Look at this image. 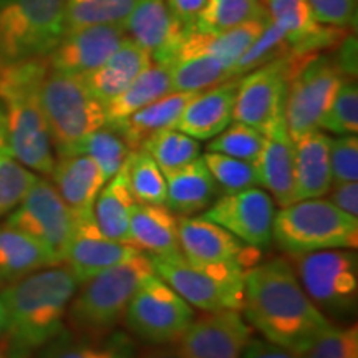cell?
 <instances>
[{"instance_id":"6da1fadb","label":"cell","mask_w":358,"mask_h":358,"mask_svg":"<svg viewBox=\"0 0 358 358\" xmlns=\"http://www.w3.org/2000/svg\"><path fill=\"white\" fill-rule=\"evenodd\" d=\"M243 310L264 338L299 355L332 325L308 299L290 262L284 259L249 268Z\"/></svg>"},{"instance_id":"7a4b0ae2","label":"cell","mask_w":358,"mask_h":358,"mask_svg":"<svg viewBox=\"0 0 358 358\" xmlns=\"http://www.w3.org/2000/svg\"><path fill=\"white\" fill-rule=\"evenodd\" d=\"M80 282L65 264L42 268L0 289L6 358H32L64 332L66 310Z\"/></svg>"},{"instance_id":"3957f363","label":"cell","mask_w":358,"mask_h":358,"mask_svg":"<svg viewBox=\"0 0 358 358\" xmlns=\"http://www.w3.org/2000/svg\"><path fill=\"white\" fill-rule=\"evenodd\" d=\"M47 57L0 64V103L6 111L7 151L34 173L50 176L55 153L40 101Z\"/></svg>"},{"instance_id":"277c9868","label":"cell","mask_w":358,"mask_h":358,"mask_svg":"<svg viewBox=\"0 0 358 358\" xmlns=\"http://www.w3.org/2000/svg\"><path fill=\"white\" fill-rule=\"evenodd\" d=\"M151 274H155L153 262L150 256L140 252L131 261L80 282L65 320L78 335L87 337H101L113 332L120 320H123L134 292Z\"/></svg>"},{"instance_id":"5b68a950","label":"cell","mask_w":358,"mask_h":358,"mask_svg":"<svg viewBox=\"0 0 358 358\" xmlns=\"http://www.w3.org/2000/svg\"><path fill=\"white\" fill-rule=\"evenodd\" d=\"M40 101L57 156L75 155L90 133L106 124L105 105L77 75L48 66L40 85Z\"/></svg>"},{"instance_id":"8992f818","label":"cell","mask_w":358,"mask_h":358,"mask_svg":"<svg viewBox=\"0 0 358 358\" xmlns=\"http://www.w3.org/2000/svg\"><path fill=\"white\" fill-rule=\"evenodd\" d=\"M272 239L289 254L357 249L358 217L340 211L329 199L295 201L275 213Z\"/></svg>"},{"instance_id":"52a82bcc","label":"cell","mask_w":358,"mask_h":358,"mask_svg":"<svg viewBox=\"0 0 358 358\" xmlns=\"http://www.w3.org/2000/svg\"><path fill=\"white\" fill-rule=\"evenodd\" d=\"M155 272L168 282L191 307L203 312L224 308L243 310L245 271L237 264L199 262L181 254L176 257H150Z\"/></svg>"},{"instance_id":"ba28073f","label":"cell","mask_w":358,"mask_h":358,"mask_svg":"<svg viewBox=\"0 0 358 358\" xmlns=\"http://www.w3.org/2000/svg\"><path fill=\"white\" fill-rule=\"evenodd\" d=\"M65 34V0H0V64L48 57Z\"/></svg>"},{"instance_id":"9c48e42d","label":"cell","mask_w":358,"mask_h":358,"mask_svg":"<svg viewBox=\"0 0 358 358\" xmlns=\"http://www.w3.org/2000/svg\"><path fill=\"white\" fill-rule=\"evenodd\" d=\"M289 259L302 289L322 313L342 319L355 312L358 299L355 249L290 254Z\"/></svg>"},{"instance_id":"30bf717a","label":"cell","mask_w":358,"mask_h":358,"mask_svg":"<svg viewBox=\"0 0 358 358\" xmlns=\"http://www.w3.org/2000/svg\"><path fill=\"white\" fill-rule=\"evenodd\" d=\"M350 77L338 58L313 53L289 80L284 118L290 138L320 129L322 120L342 83Z\"/></svg>"},{"instance_id":"8fae6325","label":"cell","mask_w":358,"mask_h":358,"mask_svg":"<svg viewBox=\"0 0 358 358\" xmlns=\"http://www.w3.org/2000/svg\"><path fill=\"white\" fill-rule=\"evenodd\" d=\"M313 53H294L249 71L239 78L232 122L245 123L262 134L285 122L284 105L289 80Z\"/></svg>"},{"instance_id":"7c38bea8","label":"cell","mask_w":358,"mask_h":358,"mask_svg":"<svg viewBox=\"0 0 358 358\" xmlns=\"http://www.w3.org/2000/svg\"><path fill=\"white\" fill-rule=\"evenodd\" d=\"M128 329L150 345L176 343L194 319L192 307L168 282L156 274L148 275L124 312Z\"/></svg>"},{"instance_id":"4fadbf2b","label":"cell","mask_w":358,"mask_h":358,"mask_svg":"<svg viewBox=\"0 0 358 358\" xmlns=\"http://www.w3.org/2000/svg\"><path fill=\"white\" fill-rule=\"evenodd\" d=\"M6 224L35 237L50 250L55 261L62 264L73 234L75 216L60 198L55 186L47 179L37 178L22 203L7 217Z\"/></svg>"},{"instance_id":"5bb4252c","label":"cell","mask_w":358,"mask_h":358,"mask_svg":"<svg viewBox=\"0 0 358 358\" xmlns=\"http://www.w3.org/2000/svg\"><path fill=\"white\" fill-rule=\"evenodd\" d=\"M250 338L252 327L243 310L204 312V315L192 319L176 342V352L181 358H243Z\"/></svg>"},{"instance_id":"9a60e30c","label":"cell","mask_w":358,"mask_h":358,"mask_svg":"<svg viewBox=\"0 0 358 358\" xmlns=\"http://www.w3.org/2000/svg\"><path fill=\"white\" fill-rule=\"evenodd\" d=\"M203 216L222 226L243 243L266 249L272 241L275 203L262 187L254 186L222 194L206 209Z\"/></svg>"},{"instance_id":"2e32d148","label":"cell","mask_w":358,"mask_h":358,"mask_svg":"<svg viewBox=\"0 0 358 358\" xmlns=\"http://www.w3.org/2000/svg\"><path fill=\"white\" fill-rule=\"evenodd\" d=\"M178 232L182 256L192 261L237 264L245 271L261 262V249L243 243L204 216L178 217Z\"/></svg>"},{"instance_id":"e0dca14e","label":"cell","mask_w":358,"mask_h":358,"mask_svg":"<svg viewBox=\"0 0 358 358\" xmlns=\"http://www.w3.org/2000/svg\"><path fill=\"white\" fill-rule=\"evenodd\" d=\"M140 252L133 244L103 234L92 211L75 216L73 234L62 264L73 272L78 282H85L101 271L131 261Z\"/></svg>"},{"instance_id":"ac0fdd59","label":"cell","mask_w":358,"mask_h":358,"mask_svg":"<svg viewBox=\"0 0 358 358\" xmlns=\"http://www.w3.org/2000/svg\"><path fill=\"white\" fill-rule=\"evenodd\" d=\"M124 38V25H88L69 30L48 53V66L82 77L105 64Z\"/></svg>"},{"instance_id":"d6986e66","label":"cell","mask_w":358,"mask_h":358,"mask_svg":"<svg viewBox=\"0 0 358 358\" xmlns=\"http://www.w3.org/2000/svg\"><path fill=\"white\" fill-rule=\"evenodd\" d=\"M264 12L280 29L294 53H322L338 48L348 29L322 25L313 17L307 0H261Z\"/></svg>"},{"instance_id":"ffe728a7","label":"cell","mask_w":358,"mask_h":358,"mask_svg":"<svg viewBox=\"0 0 358 358\" xmlns=\"http://www.w3.org/2000/svg\"><path fill=\"white\" fill-rule=\"evenodd\" d=\"M124 30L150 53L155 64L171 65L189 30L174 19L166 0H136Z\"/></svg>"},{"instance_id":"44dd1931","label":"cell","mask_w":358,"mask_h":358,"mask_svg":"<svg viewBox=\"0 0 358 358\" xmlns=\"http://www.w3.org/2000/svg\"><path fill=\"white\" fill-rule=\"evenodd\" d=\"M239 78L198 92L179 116L176 129L198 141L213 140L232 122Z\"/></svg>"},{"instance_id":"7402d4cb","label":"cell","mask_w":358,"mask_h":358,"mask_svg":"<svg viewBox=\"0 0 358 358\" xmlns=\"http://www.w3.org/2000/svg\"><path fill=\"white\" fill-rule=\"evenodd\" d=\"M257 171L259 187L268 192L280 208L295 203V171L294 141L285 122L266 134L264 148L254 163Z\"/></svg>"},{"instance_id":"603a6c76","label":"cell","mask_w":358,"mask_h":358,"mask_svg":"<svg viewBox=\"0 0 358 358\" xmlns=\"http://www.w3.org/2000/svg\"><path fill=\"white\" fill-rule=\"evenodd\" d=\"M151 64L153 58L150 53L127 35V38L111 53L105 64L82 75L80 80L88 88V92L106 106Z\"/></svg>"},{"instance_id":"cb8c5ba5","label":"cell","mask_w":358,"mask_h":358,"mask_svg":"<svg viewBox=\"0 0 358 358\" xmlns=\"http://www.w3.org/2000/svg\"><path fill=\"white\" fill-rule=\"evenodd\" d=\"M50 178L73 216L93 211L98 194L106 182L100 168L87 155L58 156Z\"/></svg>"},{"instance_id":"d4e9b609","label":"cell","mask_w":358,"mask_h":358,"mask_svg":"<svg viewBox=\"0 0 358 358\" xmlns=\"http://www.w3.org/2000/svg\"><path fill=\"white\" fill-rule=\"evenodd\" d=\"M129 244L150 257L181 256L178 216L166 204H136L129 221Z\"/></svg>"},{"instance_id":"484cf974","label":"cell","mask_w":358,"mask_h":358,"mask_svg":"<svg viewBox=\"0 0 358 358\" xmlns=\"http://www.w3.org/2000/svg\"><path fill=\"white\" fill-rule=\"evenodd\" d=\"M292 141L295 201L324 198L332 186L330 136H327L320 129H315Z\"/></svg>"},{"instance_id":"4316f807","label":"cell","mask_w":358,"mask_h":358,"mask_svg":"<svg viewBox=\"0 0 358 358\" xmlns=\"http://www.w3.org/2000/svg\"><path fill=\"white\" fill-rule=\"evenodd\" d=\"M164 181H166L164 204L178 217L194 216L196 213L206 211L214 203L219 191L203 161V156L185 166L164 173Z\"/></svg>"},{"instance_id":"83f0119b","label":"cell","mask_w":358,"mask_h":358,"mask_svg":"<svg viewBox=\"0 0 358 358\" xmlns=\"http://www.w3.org/2000/svg\"><path fill=\"white\" fill-rule=\"evenodd\" d=\"M266 22L267 15H264L259 17V19L245 22L243 25H237L234 29L224 30V32H198V30H189L186 38L182 40L181 47H179L174 62L181 60V58L206 55L219 58L224 64L229 65L232 70L236 62L243 57V53L261 35L262 29L266 27Z\"/></svg>"},{"instance_id":"f1b7e54d","label":"cell","mask_w":358,"mask_h":358,"mask_svg":"<svg viewBox=\"0 0 358 358\" xmlns=\"http://www.w3.org/2000/svg\"><path fill=\"white\" fill-rule=\"evenodd\" d=\"M194 95L196 93L171 92L108 128L115 129L131 151L141 150L143 145L156 133L176 128L179 116Z\"/></svg>"},{"instance_id":"f546056e","label":"cell","mask_w":358,"mask_h":358,"mask_svg":"<svg viewBox=\"0 0 358 358\" xmlns=\"http://www.w3.org/2000/svg\"><path fill=\"white\" fill-rule=\"evenodd\" d=\"M57 264L35 237L8 224L0 226V289Z\"/></svg>"},{"instance_id":"4dcf8cb0","label":"cell","mask_w":358,"mask_h":358,"mask_svg":"<svg viewBox=\"0 0 358 358\" xmlns=\"http://www.w3.org/2000/svg\"><path fill=\"white\" fill-rule=\"evenodd\" d=\"M173 92L171 65L151 64L143 73L129 83V87L113 98L105 106L106 127L120 123L134 111L145 108L146 105Z\"/></svg>"},{"instance_id":"1f68e13d","label":"cell","mask_w":358,"mask_h":358,"mask_svg":"<svg viewBox=\"0 0 358 358\" xmlns=\"http://www.w3.org/2000/svg\"><path fill=\"white\" fill-rule=\"evenodd\" d=\"M131 192L128 189L123 168L106 181L93 206V216L100 231L111 239L129 243V221L134 209Z\"/></svg>"},{"instance_id":"d6a6232c","label":"cell","mask_w":358,"mask_h":358,"mask_svg":"<svg viewBox=\"0 0 358 358\" xmlns=\"http://www.w3.org/2000/svg\"><path fill=\"white\" fill-rule=\"evenodd\" d=\"M133 342L122 334L101 337H71L60 334L48 342L37 358H134Z\"/></svg>"},{"instance_id":"836d02e7","label":"cell","mask_w":358,"mask_h":358,"mask_svg":"<svg viewBox=\"0 0 358 358\" xmlns=\"http://www.w3.org/2000/svg\"><path fill=\"white\" fill-rule=\"evenodd\" d=\"M128 189L136 204H164L166 181L155 159L145 150L131 151L123 164Z\"/></svg>"},{"instance_id":"e575fe53","label":"cell","mask_w":358,"mask_h":358,"mask_svg":"<svg viewBox=\"0 0 358 358\" xmlns=\"http://www.w3.org/2000/svg\"><path fill=\"white\" fill-rule=\"evenodd\" d=\"M227 80H232L231 66L214 57L181 58L171 65L173 92L198 93Z\"/></svg>"},{"instance_id":"d590c367","label":"cell","mask_w":358,"mask_h":358,"mask_svg":"<svg viewBox=\"0 0 358 358\" xmlns=\"http://www.w3.org/2000/svg\"><path fill=\"white\" fill-rule=\"evenodd\" d=\"M264 15L261 0H206L192 30L224 32Z\"/></svg>"},{"instance_id":"8d00e7d4","label":"cell","mask_w":358,"mask_h":358,"mask_svg":"<svg viewBox=\"0 0 358 358\" xmlns=\"http://www.w3.org/2000/svg\"><path fill=\"white\" fill-rule=\"evenodd\" d=\"M136 0H65V32L88 25H124Z\"/></svg>"},{"instance_id":"74e56055","label":"cell","mask_w":358,"mask_h":358,"mask_svg":"<svg viewBox=\"0 0 358 358\" xmlns=\"http://www.w3.org/2000/svg\"><path fill=\"white\" fill-rule=\"evenodd\" d=\"M141 150L155 159L163 174L185 166L201 156L199 141L176 128L156 133L143 145Z\"/></svg>"},{"instance_id":"f35d334b","label":"cell","mask_w":358,"mask_h":358,"mask_svg":"<svg viewBox=\"0 0 358 358\" xmlns=\"http://www.w3.org/2000/svg\"><path fill=\"white\" fill-rule=\"evenodd\" d=\"M129 153L131 150L123 138L108 127L98 128L96 131L90 133L75 151V155H87L95 161L105 181L120 173Z\"/></svg>"},{"instance_id":"ab89813d","label":"cell","mask_w":358,"mask_h":358,"mask_svg":"<svg viewBox=\"0 0 358 358\" xmlns=\"http://www.w3.org/2000/svg\"><path fill=\"white\" fill-rule=\"evenodd\" d=\"M289 53L290 45L285 40L284 34L280 32L279 27L267 19L261 35L254 40V43L250 45L248 50L243 53V57L236 62V65L232 66L231 78L236 80L244 77L249 71L256 70L259 66L268 64V62H274L277 58L289 55Z\"/></svg>"},{"instance_id":"60d3db41","label":"cell","mask_w":358,"mask_h":358,"mask_svg":"<svg viewBox=\"0 0 358 358\" xmlns=\"http://www.w3.org/2000/svg\"><path fill=\"white\" fill-rule=\"evenodd\" d=\"M203 161L211 173L217 189H221L222 194H231V192L259 186L254 163L231 158V156L222 153H214V151L204 153Z\"/></svg>"},{"instance_id":"b9f144b4","label":"cell","mask_w":358,"mask_h":358,"mask_svg":"<svg viewBox=\"0 0 358 358\" xmlns=\"http://www.w3.org/2000/svg\"><path fill=\"white\" fill-rule=\"evenodd\" d=\"M266 134L245 123L231 122L208 145V151L222 153L231 158L256 163L261 155Z\"/></svg>"},{"instance_id":"7bdbcfd3","label":"cell","mask_w":358,"mask_h":358,"mask_svg":"<svg viewBox=\"0 0 358 358\" xmlns=\"http://www.w3.org/2000/svg\"><path fill=\"white\" fill-rule=\"evenodd\" d=\"M37 178L8 151L0 153V216L10 214L22 203Z\"/></svg>"},{"instance_id":"ee69618b","label":"cell","mask_w":358,"mask_h":358,"mask_svg":"<svg viewBox=\"0 0 358 358\" xmlns=\"http://www.w3.org/2000/svg\"><path fill=\"white\" fill-rule=\"evenodd\" d=\"M320 129L347 136L358 131V88L355 80L348 78L335 95L332 105L322 120Z\"/></svg>"},{"instance_id":"f6af8a7d","label":"cell","mask_w":358,"mask_h":358,"mask_svg":"<svg viewBox=\"0 0 358 358\" xmlns=\"http://www.w3.org/2000/svg\"><path fill=\"white\" fill-rule=\"evenodd\" d=\"M301 358H358V327L334 324L301 353Z\"/></svg>"},{"instance_id":"bcb514c9","label":"cell","mask_w":358,"mask_h":358,"mask_svg":"<svg viewBox=\"0 0 358 358\" xmlns=\"http://www.w3.org/2000/svg\"><path fill=\"white\" fill-rule=\"evenodd\" d=\"M330 173H332V185L358 181L357 134L330 138Z\"/></svg>"},{"instance_id":"7dc6e473","label":"cell","mask_w":358,"mask_h":358,"mask_svg":"<svg viewBox=\"0 0 358 358\" xmlns=\"http://www.w3.org/2000/svg\"><path fill=\"white\" fill-rule=\"evenodd\" d=\"M313 17L322 25L350 29L357 20L355 0H307Z\"/></svg>"},{"instance_id":"c3c4849f","label":"cell","mask_w":358,"mask_h":358,"mask_svg":"<svg viewBox=\"0 0 358 358\" xmlns=\"http://www.w3.org/2000/svg\"><path fill=\"white\" fill-rule=\"evenodd\" d=\"M329 201L337 206L340 211L358 217V182H335L330 186Z\"/></svg>"},{"instance_id":"681fc988","label":"cell","mask_w":358,"mask_h":358,"mask_svg":"<svg viewBox=\"0 0 358 358\" xmlns=\"http://www.w3.org/2000/svg\"><path fill=\"white\" fill-rule=\"evenodd\" d=\"M243 358H301V355L280 345H275L266 338H250L243 353Z\"/></svg>"},{"instance_id":"f907efd6","label":"cell","mask_w":358,"mask_h":358,"mask_svg":"<svg viewBox=\"0 0 358 358\" xmlns=\"http://www.w3.org/2000/svg\"><path fill=\"white\" fill-rule=\"evenodd\" d=\"M169 10L179 24L185 25L187 30H192L199 12L203 10L206 0H166Z\"/></svg>"},{"instance_id":"816d5d0a","label":"cell","mask_w":358,"mask_h":358,"mask_svg":"<svg viewBox=\"0 0 358 358\" xmlns=\"http://www.w3.org/2000/svg\"><path fill=\"white\" fill-rule=\"evenodd\" d=\"M134 358H181L176 350L171 348H150L141 353H136Z\"/></svg>"},{"instance_id":"f5cc1de1","label":"cell","mask_w":358,"mask_h":358,"mask_svg":"<svg viewBox=\"0 0 358 358\" xmlns=\"http://www.w3.org/2000/svg\"><path fill=\"white\" fill-rule=\"evenodd\" d=\"M7 151V122L6 111H3L2 103H0V153Z\"/></svg>"},{"instance_id":"db71d44e","label":"cell","mask_w":358,"mask_h":358,"mask_svg":"<svg viewBox=\"0 0 358 358\" xmlns=\"http://www.w3.org/2000/svg\"><path fill=\"white\" fill-rule=\"evenodd\" d=\"M0 332H2V306H0ZM0 358H3L2 353H0Z\"/></svg>"}]
</instances>
